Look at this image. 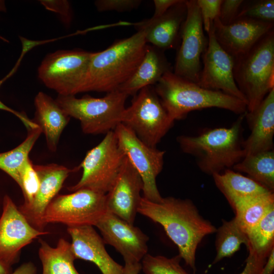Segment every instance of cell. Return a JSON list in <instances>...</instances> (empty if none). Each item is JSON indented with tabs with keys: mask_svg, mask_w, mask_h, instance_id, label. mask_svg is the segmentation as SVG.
Instances as JSON below:
<instances>
[{
	"mask_svg": "<svg viewBox=\"0 0 274 274\" xmlns=\"http://www.w3.org/2000/svg\"><path fill=\"white\" fill-rule=\"evenodd\" d=\"M138 213L163 227L177 246L179 255L195 273L198 246L205 236L216 232L217 228L199 214L194 203L189 199L171 196L155 202L142 197Z\"/></svg>",
	"mask_w": 274,
	"mask_h": 274,
	"instance_id": "6da1fadb",
	"label": "cell"
},
{
	"mask_svg": "<svg viewBox=\"0 0 274 274\" xmlns=\"http://www.w3.org/2000/svg\"><path fill=\"white\" fill-rule=\"evenodd\" d=\"M147 45L144 32L139 29L102 51L93 52L80 93L118 89L137 69Z\"/></svg>",
	"mask_w": 274,
	"mask_h": 274,
	"instance_id": "7a4b0ae2",
	"label": "cell"
},
{
	"mask_svg": "<svg viewBox=\"0 0 274 274\" xmlns=\"http://www.w3.org/2000/svg\"><path fill=\"white\" fill-rule=\"evenodd\" d=\"M246 112L228 128L207 129L197 135H180L177 141L182 151L194 156L199 169L210 175L219 174L244 157L242 123Z\"/></svg>",
	"mask_w": 274,
	"mask_h": 274,
	"instance_id": "3957f363",
	"label": "cell"
},
{
	"mask_svg": "<svg viewBox=\"0 0 274 274\" xmlns=\"http://www.w3.org/2000/svg\"><path fill=\"white\" fill-rule=\"evenodd\" d=\"M155 91L170 118L182 119L194 110L218 108L237 114L247 112L243 101L220 91L208 89L175 74L165 73Z\"/></svg>",
	"mask_w": 274,
	"mask_h": 274,
	"instance_id": "277c9868",
	"label": "cell"
},
{
	"mask_svg": "<svg viewBox=\"0 0 274 274\" xmlns=\"http://www.w3.org/2000/svg\"><path fill=\"white\" fill-rule=\"evenodd\" d=\"M234 59V78L247 100V111L251 112L274 88L273 29Z\"/></svg>",
	"mask_w": 274,
	"mask_h": 274,
	"instance_id": "5b68a950",
	"label": "cell"
},
{
	"mask_svg": "<svg viewBox=\"0 0 274 274\" xmlns=\"http://www.w3.org/2000/svg\"><path fill=\"white\" fill-rule=\"evenodd\" d=\"M128 96L117 89L101 98L89 95L81 98L75 95H58L55 100L70 117L80 121L84 133L98 134L114 130L121 123Z\"/></svg>",
	"mask_w": 274,
	"mask_h": 274,
	"instance_id": "8992f818",
	"label": "cell"
},
{
	"mask_svg": "<svg viewBox=\"0 0 274 274\" xmlns=\"http://www.w3.org/2000/svg\"><path fill=\"white\" fill-rule=\"evenodd\" d=\"M125 155L120 148L114 131L106 134L95 147L89 150L78 168H82L80 180L68 187L74 192L88 189L107 194L114 183Z\"/></svg>",
	"mask_w": 274,
	"mask_h": 274,
	"instance_id": "52a82bcc",
	"label": "cell"
},
{
	"mask_svg": "<svg viewBox=\"0 0 274 274\" xmlns=\"http://www.w3.org/2000/svg\"><path fill=\"white\" fill-rule=\"evenodd\" d=\"M174 123L151 86L139 91L131 105L125 108L121 119V123L152 147H156Z\"/></svg>",
	"mask_w": 274,
	"mask_h": 274,
	"instance_id": "ba28073f",
	"label": "cell"
},
{
	"mask_svg": "<svg viewBox=\"0 0 274 274\" xmlns=\"http://www.w3.org/2000/svg\"><path fill=\"white\" fill-rule=\"evenodd\" d=\"M106 194L81 189L70 194L57 195L46 209L44 223L46 226L61 223L67 227L95 226L107 212Z\"/></svg>",
	"mask_w": 274,
	"mask_h": 274,
	"instance_id": "9c48e42d",
	"label": "cell"
},
{
	"mask_svg": "<svg viewBox=\"0 0 274 274\" xmlns=\"http://www.w3.org/2000/svg\"><path fill=\"white\" fill-rule=\"evenodd\" d=\"M93 52L81 50H57L46 56L38 68V77L58 95H75L85 79Z\"/></svg>",
	"mask_w": 274,
	"mask_h": 274,
	"instance_id": "30bf717a",
	"label": "cell"
},
{
	"mask_svg": "<svg viewBox=\"0 0 274 274\" xmlns=\"http://www.w3.org/2000/svg\"><path fill=\"white\" fill-rule=\"evenodd\" d=\"M118 145L141 176L144 197L158 202L162 198L156 185V178L163 168L165 152L145 144L122 123L114 129Z\"/></svg>",
	"mask_w": 274,
	"mask_h": 274,
	"instance_id": "8fae6325",
	"label": "cell"
},
{
	"mask_svg": "<svg viewBox=\"0 0 274 274\" xmlns=\"http://www.w3.org/2000/svg\"><path fill=\"white\" fill-rule=\"evenodd\" d=\"M187 14L181 30V43L174 73L198 84L201 70L200 59L207 46L199 8L196 0L186 1Z\"/></svg>",
	"mask_w": 274,
	"mask_h": 274,
	"instance_id": "7c38bea8",
	"label": "cell"
},
{
	"mask_svg": "<svg viewBox=\"0 0 274 274\" xmlns=\"http://www.w3.org/2000/svg\"><path fill=\"white\" fill-rule=\"evenodd\" d=\"M32 227L12 198L5 195L0 216V261L12 267L19 261L21 250L41 235L49 234Z\"/></svg>",
	"mask_w": 274,
	"mask_h": 274,
	"instance_id": "4fadbf2b",
	"label": "cell"
},
{
	"mask_svg": "<svg viewBox=\"0 0 274 274\" xmlns=\"http://www.w3.org/2000/svg\"><path fill=\"white\" fill-rule=\"evenodd\" d=\"M208 33V44L202 56L203 67L197 84L208 89L221 91L247 104L234 78V58L218 43L212 25Z\"/></svg>",
	"mask_w": 274,
	"mask_h": 274,
	"instance_id": "5bb4252c",
	"label": "cell"
},
{
	"mask_svg": "<svg viewBox=\"0 0 274 274\" xmlns=\"http://www.w3.org/2000/svg\"><path fill=\"white\" fill-rule=\"evenodd\" d=\"M95 226L100 231L104 243L120 253L125 263L141 262L147 254L148 236L115 214L107 211Z\"/></svg>",
	"mask_w": 274,
	"mask_h": 274,
	"instance_id": "9a60e30c",
	"label": "cell"
},
{
	"mask_svg": "<svg viewBox=\"0 0 274 274\" xmlns=\"http://www.w3.org/2000/svg\"><path fill=\"white\" fill-rule=\"evenodd\" d=\"M33 167L39 179V189L30 202L23 203L18 209L32 227L44 231L43 217L46 208L57 195L70 174L79 168L71 169L55 163L33 164Z\"/></svg>",
	"mask_w": 274,
	"mask_h": 274,
	"instance_id": "2e32d148",
	"label": "cell"
},
{
	"mask_svg": "<svg viewBox=\"0 0 274 274\" xmlns=\"http://www.w3.org/2000/svg\"><path fill=\"white\" fill-rule=\"evenodd\" d=\"M143 189L141 176L125 156L114 183L106 194L107 211L133 224Z\"/></svg>",
	"mask_w": 274,
	"mask_h": 274,
	"instance_id": "e0dca14e",
	"label": "cell"
},
{
	"mask_svg": "<svg viewBox=\"0 0 274 274\" xmlns=\"http://www.w3.org/2000/svg\"><path fill=\"white\" fill-rule=\"evenodd\" d=\"M212 27L218 43L235 58L247 53L273 29V23L238 18L229 24L224 25L217 17L214 20Z\"/></svg>",
	"mask_w": 274,
	"mask_h": 274,
	"instance_id": "ac0fdd59",
	"label": "cell"
},
{
	"mask_svg": "<svg viewBox=\"0 0 274 274\" xmlns=\"http://www.w3.org/2000/svg\"><path fill=\"white\" fill-rule=\"evenodd\" d=\"M67 231L76 259L92 262L102 274H124V266L109 255L102 237L93 226L67 227Z\"/></svg>",
	"mask_w": 274,
	"mask_h": 274,
	"instance_id": "d6986e66",
	"label": "cell"
},
{
	"mask_svg": "<svg viewBox=\"0 0 274 274\" xmlns=\"http://www.w3.org/2000/svg\"><path fill=\"white\" fill-rule=\"evenodd\" d=\"M187 14L186 1L181 0L162 16L138 24L146 41L161 50L175 48L181 39V30Z\"/></svg>",
	"mask_w": 274,
	"mask_h": 274,
	"instance_id": "ffe728a7",
	"label": "cell"
},
{
	"mask_svg": "<svg viewBox=\"0 0 274 274\" xmlns=\"http://www.w3.org/2000/svg\"><path fill=\"white\" fill-rule=\"evenodd\" d=\"M245 118L251 133L243 141L245 156L273 150L274 88L253 111H247Z\"/></svg>",
	"mask_w": 274,
	"mask_h": 274,
	"instance_id": "44dd1931",
	"label": "cell"
},
{
	"mask_svg": "<svg viewBox=\"0 0 274 274\" xmlns=\"http://www.w3.org/2000/svg\"><path fill=\"white\" fill-rule=\"evenodd\" d=\"M36 108L35 119L46 138L47 146L51 151H56L60 135L68 124L70 117L59 106L55 99L39 92L34 100Z\"/></svg>",
	"mask_w": 274,
	"mask_h": 274,
	"instance_id": "7402d4cb",
	"label": "cell"
},
{
	"mask_svg": "<svg viewBox=\"0 0 274 274\" xmlns=\"http://www.w3.org/2000/svg\"><path fill=\"white\" fill-rule=\"evenodd\" d=\"M170 71H172V67L163 50L147 45L144 56L137 69L118 89L128 96L135 94L142 88L157 83Z\"/></svg>",
	"mask_w": 274,
	"mask_h": 274,
	"instance_id": "603a6c76",
	"label": "cell"
},
{
	"mask_svg": "<svg viewBox=\"0 0 274 274\" xmlns=\"http://www.w3.org/2000/svg\"><path fill=\"white\" fill-rule=\"evenodd\" d=\"M212 176L216 186L232 209L248 199L273 192L249 177L230 169Z\"/></svg>",
	"mask_w": 274,
	"mask_h": 274,
	"instance_id": "cb8c5ba5",
	"label": "cell"
},
{
	"mask_svg": "<svg viewBox=\"0 0 274 274\" xmlns=\"http://www.w3.org/2000/svg\"><path fill=\"white\" fill-rule=\"evenodd\" d=\"M39 257L42 265V274H80L74 265L76 259L71 244L60 238L55 247L40 239Z\"/></svg>",
	"mask_w": 274,
	"mask_h": 274,
	"instance_id": "d4e9b609",
	"label": "cell"
},
{
	"mask_svg": "<svg viewBox=\"0 0 274 274\" xmlns=\"http://www.w3.org/2000/svg\"><path fill=\"white\" fill-rule=\"evenodd\" d=\"M249 254L263 267L274 249V208L247 234Z\"/></svg>",
	"mask_w": 274,
	"mask_h": 274,
	"instance_id": "484cf974",
	"label": "cell"
},
{
	"mask_svg": "<svg viewBox=\"0 0 274 274\" xmlns=\"http://www.w3.org/2000/svg\"><path fill=\"white\" fill-rule=\"evenodd\" d=\"M232 168L234 170L248 174L250 178L273 191V150L246 155Z\"/></svg>",
	"mask_w": 274,
	"mask_h": 274,
	"instance_id": "4316f807",
	"label": "cell"
},
{
	"mask_svg": "<svg viewBox=\"0 0 274 274\" xmlns=\"http://www.w3.org/2000/svg\"><path fill=\"white\" fill-rule=\"evenodd\" d=\"M274 208V194L270 192L244 201L233 210L241 228L247 234Z\"/></svg>",
	"mask_w": 274,
	"mask_h": 274,
	"instance_id": "83f0119b",
	"label": "cell"
},
{
	"mask_svg": "<svg viewBox=\"0 0 274 274\" xmlns=\"http://www.w3.org/2000/svg\"><path fill=\"white\" fill-rule=\"evenodd\" d=\"M26 139L18 146L7 152L0 153V169L11 177L19 185L20 174L29 154L42 133L38 127L28 131Z\"/></svg>",
	"mask_w": 274,
	"mask_h": 274,
	"instance_id": "f1b7e54d",
	"label": "cell"
},
{
	"mask_svg": "<svg viewBox=\"0 0 274 274\" xmlns=\"http://www.w3.org/2000/svg\"><path fill=\"white\" fill-rule=\"evenodd\" d=\"M216 232L217 254L213 264L231 256L239 250L242 244L246 247L248 245L247 234L239 226L234 217L229 221L223 220L222 225Z\"/></svg>",
	"mask_w": 274,
	"mask_h": 274,
	"instance_id": "f546056e",
	"label": "cell"
},
{
	"mask_svg": "<svg viewBox=\"0 0 274 274\" xmlns=\"http://www.w3.org/2000/svg\"><path fill=\"white\" fill-rule=\"evenodd\" d=\"M179 255L172 258L147 254L142 260V269L145 274H188L181 266Z\"/></svg>",
	"mask_w": 274,
	"mask_h": 274,
	"instance_id": "4dcf8cb0",
	"label": "cell"
},
{
	"mask_svg": "<svg viewBox=\"0 0 274 274\" xmlns=\"http://www.w3.org/2000/svg\"><path fill=\"white\" fill-rule=\"evenodd\" d=\"M238 18L273 23L274 1H256L244 6L242 4L237 16V19Z\"/></svg>",
	"mask_w": 274,
	"mask_h": 274,
	"instance_id": "1f68e13d",
	"label": "cell"
},
{
	"mask_svg": "<svg viewBox=\"0 0 274 274\" xmlns=\"http://www.w3.org/2000/svg\"><path fill=\"white\" fill-rule=\"evenodd\" d=\"M39 185L38 175L34 168L33 164L29 158L22 168L19 185L24 196L23 203L31 202L38 191Z\"/></svg>",
	"mask_w": 274,
	"mask_h": 274,
	"instance_id": "d6a6232c",
	"label": "cell"
},
{
	"mask_svg": "<svg viewBox=\"0 0 274 274\" xmlns=\"http://www.w3.org/2000/svg\"><path fill=\"white\" fill-rule=\"evenodd\" d=\"M199 8L203 27L208 33L214 20L219 17L222 0H196Z\"/></svg>",
	"mask_w": 274,
	"mask_h": 274,
	"instance_id": "836d02e7",
	"label": "cell"
},
{
	"mask_svg": "<svg viewBox=\"0 0 274 274\" xmlns=\"http://www.w3.org/2000/svg\"><path fill=\"white\" fill-rule=\"evenodd\" d=\"M142 3L141 0H97L94 4L99 12L115 11L122 12L135 9Z\"/></svg>",
	"mask_w": 274,
	"mask_h": 274,
	"instance_id": "e575fe53",
	"label": "cell"
},
{
	"mask_svg": "<svg viewBox=\"0 0 274 274\" xmlns=\"http://www.w3.org/2000/svg\"><path fill=\"white\" fill-rule=\"evenodd\" d=\"M40 3L47 10L57 13L61 21L67 26L72 19V12L70 3L65 0H43Z\"/></svg>",
	"mask_w": 274,
	"mask_h": 274,
	"instance_id": "d590c367",
	"label": "cell"
},
{
	"mask_svg": "<svg viewBox=\"0 0 274 274\" xmlns=\"http://www.w3.org/2000/svg\"><path fill=\"white\" fill-rule=\"evenodd\" d=\"M243 0H222L218 18L224 25H228L237 19Z\"/></svg>",
	"mask_w": 274,
	"mask_h": 274,
	"instance_id": "8d00e7d4",
	"label": "cell"
},
{
	"mask_svg": "<svg viewBox=\"0 0 274 274\" xmlns=\"http://www.w3.org/2000/svg\"><path fill=\"white\" fill-rule=\"evenodd\" d=\"M180 1L181 0H154L155 11L151 18H156L162 16L172 7Z\"/></svg>",
	"mask_w": 274,
	"mask_h": 274,
	"instance_id": "74e56055",
	"label": "cell"
},
{
	"mask_svg": "<svg viewBox=\"0 0 274 274\" xmlns=\"http://www.w3.org/2000/svg\"><path fill=\"white\" fill-rule=\"evenodd\" d=\"M246 262L244 270L239 274H259L263 268L257 263L254 256L250 254Z\"/></svg>",
	"mask_w": 274,
	"mask_h": 274,
	"instance_id": "f35d334b",
	"label": "cell"
},
{
	"mask_svg": "<svg viewBox=\"0 0 274 274\" xmlns=\"http://www.w3.org/2000/svg\"><path fill=\"white\" fill-rule=\"evenodd\" d=\"M37 267L31 262H25L9 274H36Z\"/></svg>",
	"mask_w": 274,
	"mask_h": 274,
	"instance_id": "ab89813d",
	"label": "cell"
},
{
	"mask_svg": "<svg viewBox=\"0 0 274 274\" xmlns=\"http://www.w3.org/2000/svg\"><path fill=\"white\" fill-rule=\"evenodd\" d=\"M274 270V249L269 255L266 262L259 274H272Z\"/></svg>",
	"mask_w": 274,
	"mask_h": 274,
	"instance_id": "60d3db41",
	"label": "cell"
},
{
	"mask_svg": "<svg viewBox=\"0 0 274 274\" xmlns=\"http://www.w3.org/2000/svg\"><path fill=\"white\" fill-rule=\"evenodd\" d=\"M141 270V262L136 263H125L124 266V274H139Z\"/></svg>",
	"mask_w": 274,
	"mask_h": 274,
	"instance_id": "b9f144b4",
	"label": "cell"
},
{
	"mask_svg": "<svg viewBox=\"0 0 274 274\" xmlns=\"http://www.w3.org/2000/svg\"><path fill=\"white\" fill-rule=\"evenodd\" d=\"M0 110L6 111L10 113H12L18 117L21 121H23L25 119V114L23 113L16 111L10 107L5 105L3 102L0 100Z\"/></svg>",
	"mask_w": 274,
	"mask_h": 274,
	"instance_id": "7bdbcfd3",
	"label": "cell"
},
{
	"mask_svg": "<svg viewBox=\"0 0 274 274\" xmlns=\"http://www.w3.org/2000/svg\"><path fill=\"white\" fill-rule=\"evenodd\" d=\"M12 271V267L8 266L0 261V274H9Z\"/></svg>",
	"mask_w": 274,
	"mask_h": 274,
	"instance_id": "ee69618b",
	"label": "cell"
},
{
	"mask_svg": "<svg viewBox=\"0 0 274 274\" xmlns=\"http://www.w3.org/2000/svg\"><path fill=\"white\" fill-rule=\"evenodd\" d=\"M16 67L15 66L13 69L9 73V74H8L5 77H4L3 79H2V80H0V87L1 86V85L3 84V83L8 79L10 77H11V76L14 73L15 70H16Z\"/></svg>",
	"mask_w": 274,
	"mask_h": 274,
	"instance_id": "f6af8a7d",
	"label": "cell"
},
{
	"mask_svg": "<svg viewBox=\"0 0 274 274\" xmlns=\"http://www.w3.org/2000/svg\"><path fill=\"white\" fill-rule=\"evenodd\" d=\"M2 11H6V8L4 1H0V12Z\"/></svg>",
	"mask_w": 274,
	"mask_h": 274,
	"instance_id": "bcb514c9",
	"label": "cell"
},
{
	"mask_svg": "<svg viewBox=\"0 0 274 274\" xmlns=\"http://www.w3.org/2000/svg\"><path fill=\"white\" fill-rule=\"evenodd\" d=\"M0 39L3 40V41H4L5 42H7V43L9 42V41H8L6 39L3 38V37H2L1 36H0Z\"/></svg>",
	"mask_w": 274,
	"mask_h": 274,
	"instance_id": "7dc6e473",
	"label": "cell"
}]
</instances>
